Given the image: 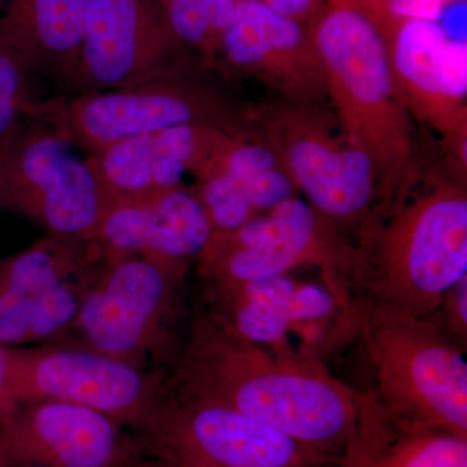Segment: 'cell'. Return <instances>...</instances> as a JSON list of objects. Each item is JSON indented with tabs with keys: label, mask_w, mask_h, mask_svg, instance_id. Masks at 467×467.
<instances>
[{
	"label": "cell",
	"mask_w": 467,
	"mask_h": 467,
	"mask_svg": "<svg viewBox=\"0 0 467 467\" xmlns=\"http://www.w3.org/2000/svg\"><path fill=\"white\" fill-rule=\"evenodd\" d=\"M5 374H7L5 347L0 346V423L5 422L18 408L17 405L9 400Z\"/></svg>",
	"instance_id": "d4e9b609"
},
{
	"label": "cell",
	"mask_w": 467,
	"mask_h": 467,
	"mask_svg": "<svg viewBox=\"0 0 467 467\" xmlns=\"http://www.w3.org/2000/svg\"><path fill=\"white\" fill-rule=\"evenodd\" d=\"M0 209L32 221L52 238L98 242L107 202L88 160L39 124L0 140Z\"/></svg>",
	"instance_id": "ba28073f"
},
{
	"label": "cell",
	"mask_w": 467,
	"mask_h": 467,
	"mask_svg": "<svg viewBox=\"0 0 467 467\" xmlns=\"http://www.w3.org/2000/svg\"><path fill=\"white\" fill-rule=\"evenodd\" d=\"M107 260L99 242L52 236L0 259V346L20 348L69 330Z\"/></svg>",
	"instance_id": "4fadbf2b"
},
{
	"label": "cell",
	"mask_w": 467,
	"mask_h": 467,
	"mask_svg": "<svg viewBox=\"0 0 467 467\" xmlns=\"http://www.w3.org/2000/svg\"><path fill=\"white\" fill-rule=\"evenodd\" d=\"M140 429L150 450L174 467H324L330 461L325 451L169 383Z\"/></svg>",
	"instance_id": "9c48e42d"
},
{
	"label": "cell",
	"mask_w": 467,
	"mask_h": 467,
	"mask_svg": "<svg viewBox=\"0 0 467 467\" xmlns=\"http://www.w3.org/2000/svg\"><path fill=\"white\" fill-rule=\"evenodd\" d=\"M15 405L61 401L140 427L167 389L164 370L140 368L81 346L5 348Z\"/></svg>",
	"instance_id": "30bf717a"
},
{
	"label": "cell",
	"mask_w": 467,
	"mask_h": 467,
	"mask_svg": "<svg viewBox=\"0 0 467 467\" xmlns=\"http://www.w3.org/2000/svg\"><path fill=\"white\" fill-rule=\"evenodd\" d=\"M260 131L296 190L335 225L361 223L376 204L370 159L312 107L288 103L260 112Z\"/></svg>",
	"instance_id": "7c38bea8"
},
{
	"label": "cell",
	"mask_w": 467,
	"mask_h": 467,
	"mask_svg": "<svg viewBox=\"0 0 467 467\" xmlns=\"http://www.w3.org/2000/svg\"><path fill=\"white\" fill-rule=\"evenodd\" d=\"M165 467H174V466H171V465H168V463H167V466H165Z\"/></svg>",
	"instance_id": "f1b7e54d"
},
{
	"label": "cell",
	"mask_w": 467,
	"mask_h": 467,
	"mask_svg": "<svg viewBox=\"0 0 467 467\" xmlns=\"http://www.w3.org/2000/svg\"><path fill=\"white\" fill-rule=\"evenodd\" d=\"M270 9L297 23H309L326 0H261Z\"/></svg>",
	"instance_id": "cb8c5ba5"
},
{
	"label": "cell",
	"mask_w": 467,
	"mask_h": 467,
	"mask_svg": "<svg viewBox=\"0 0 467 467\" xmlns=\"http://www.w3.org/2000/svg\"><path fill=\"white\" fill-rule=\"evenodd\" d=\"M158 153L155 135H140L86 159L99 183L107 211L113 205L142 202L161 193L155 187Z\"/></svg>",
	"instance_id": "ffe728a7"
},
{
	"label": "cell",
	"mask_w": 467,
	"mask_h": 467,
	"mask_svg": "<svg viewBox=\"0 0 467 467\" xmlns=\"http://www.w3.org/2000/svg\"><path fill=\"white\" fill-rule=\"evenodd\" d=\"M349 2H358V0H349Z\"/></svg>",
	"instance_id": "83f0119b"
},
{
	"label": "cell",
	"mask_w": 467,
	"mask_h": 467,
	"mask_svg": "<svg viewBox=\"0 0 467 467\" xmlns=\"http://www.w3.org/2000/svg\"><path fill=\"white\" fill-rule=\"evenodd\" d=\"M353 263L355 247L337 225L294 196L236 232L211 238L198 269L205 285H232L317 267L335 295L355 304Z\"/></svg>",
	"instance_id": "52a82bcc"
},
{
	"label": "cell",
	"mask_w": 467,
	"mask_h": 467,
	"mask_svg": "<svg viewBox=\"0 0 467 467\" xmlns=\"http://www.w3.org/2000/svg\"><path fill=\"white\" fill-rule=\"evenodd\" d=\"M0 467H5V465H3V463H2V462H0Z\"/></svg>",
	"instance_id": "4316f807"
},
{
	"label": "cell",
	"mask_w": 467,
	"mask_h": 467,
	"mask_svg": "<svg viewBox=\"0 0 467 467\" xmlns=\"http://www.w3.org/2000/svg\"><path fill=\"white\" fill-rule=\"evenodd\" d=\"M358 303L377 400L400 420L467 436L466 349L435 315Z\"/></svg>",
	"instance_id": "8992f818"
},
{
	"label": "cell",
	"mask_w": 467,
	"mask_h": 467,
	"mask_svg": "<svg viewBox=\"0 0 467 467\" xmlns=\"http://www.w3.org/2000/svg\"><path fill=\"white\" fill-rule=\"evenodd\" d=\"M168 383L330 456L346 448L358 413V391L321 359L251 342L202 306L190 317Z\"/></svg>",
	"instance_id": "6da1fadb"
},
{
	"label": "cell",
	"mask_w": 467,
	"mask_h": 467,
	"mask_svg": "<svg viewBox=\"0 0 467 467\" xmlns=\"http://www.w3.org/2000/svg\"><path fill=\"white\" fill-rule=\"evenodd\" d=\"M435 317L451 339L466 349L467 342V276L445 295Z\"/></svg>",
	"instance_id": "603a6c76"
},
{
	"label": "cell",
	"mask_w": 467,
	"mask_h": 467,
	"mask_svg": "<svg viewBox=\"0 0 467 467\" xmlns=\"http://www.w3.org/2000/svg\"><path fill=\"white\" fill-rule=\"evenodd\" d=\"M306 27L324 63L327 95L344 135L373 164L376 204L400 201L418 178L410 115L376 24L356 3L326 0Z\"/></svg>",
	"instance_id": "3957f363"
},
{
	"label": "cell",
	"mask_w": 467,
	"mask_h": 467,
	"mask_svg": "<svg viewBox=\"0 0 467 467\" xmlns=\"http://www.w3.org/2000/svg\"><path fill=\"white\" fill-rule=\"evenodd\" d=\"M213 67L259 79L288 103L312 106L327 95L324 63L308 27L261 0H239Z\"/></svg>",
	"instance_id": "9a60e30c"
},
{
	"label": "cell",
	"mask_w": 467,
	"mask_h": 467,
	"mask_svg": "<svg viewBox=\"0 0 467 467\" xmlns=\"http://www.w3.org/2000/svg\"><path fill=\"white\" fill-rule=\"evenodd\" d=\"M5 2H7V0H0V9L3 8V5H5Z\"/></svg>",
	"instance_id": "484cf974"
},
{
	"label": "cell",
	"mask_w": 467,
	"mask_h": 467,
	"mask_svg": "<svg viewBox=\"0 0 467 467\" xmlns=\"http://www.w3.org/2000/svg\"><path fill=\"white\" fill-rule=\"evenodd\" d=\"M202 67L150 0H90L73 94L198 75Z\"/></svg>",
	"instance_id": "5bb4252c"
},
{
	"label": "cell",
	"mask_w": 467,
	"mask_h": 467,
	"mask_svg": "<svg viewBox=\"0 0 467 467\" xmlns=\"http://www.w3.org/2000/svg\"><path fill=\"white\" fill-rule=\"evenodd\" d=\"M211 238L207 212L192 190L182 186L146 201L113 205L98 234L109 257L143 254L186 264L202 256Z\"/></svg>",
	"instance_id": "e0dca14e"
},
{
	"label": "cell",
	"mask_w": 467,
	"mask_h": 467,
	"mask_svg": "<svg viewBox=\"0 0 467 467\" xmlns=\"http://www.w3.org/2000/svg\"><path fill=\"white\" fill-rule=\"evenodd\" d=\"M90 0H7L0 46L27 77L75 90Z\"/></svg>",
	"instance_id": "ac0fdd59"
},
{
	"label": "cell",
	"mask_w": 467,
	"mask_h": 467,
	"mask_svg": "<svg viewBox=\"0 0 467 467\" xmlns=\"http://www.w3.org/2000/svg\"><path fill=\"white\" fill-rule=\"evenodd\" d=\"M24 117L84 147L91 156L129 138L180 126H208L263 140L260 112L205 82L199 73L119 90L34 99Z\"/></svg>",
	"instance_id": "277c9868"
},
{
	"label": "cell",
	"mask_w": 467,
	"mask_h": 467,
	"mask_svg": "<svg viewBox=\"0 0 467 467\" xmlns=\"http://www.w3.org/2000/svg\"><path fill=\"white\" fill-rule=\"evenodd\" d=\"M119 423L94 409L61 401L18 405L0 423L5 467H128L134 448Z\"/></svg>",
	"instance_id": "2e32d148"
},
{
	"label": "cell",
	"mask_w": 467,
	"mask_h": 467,
	"mask_svg": "<svg viewBox=\"0 0 467 467\" xmlns=\"http://www.w3.org/2000/svg\"><path fill=\"white\" fill-rule=\"evenodd\" d=\"M189 267L143 254L109 257L69 327L81 337L77 346L149 370L173 365L190 321Z\"/></svg>",
	"instance_id": "5b68a950"
},
{
	"label": "cell",
	"mask_w": 467,
	"mask_h": 467,
	"mask_svg": "<svg viewBox=\"0 0 467 467\" xmlns=\"http://www.w3.org/2000/svg\"><path fill=\"white\" fill-rule=\"evenodd\" d=\"M352 3L367 12L382 36L409 115L441 133L466 171V41L451 39L435 20L395 14L386 0Z\"/></svg>",
	"instance_id": "8fae6325"
},
{
	"label": "cell",
	"mask_w": 467,
	"mask_h": 467,
	"mask_svg": "<svg viewBox=\"0 0 467 467\" xmlns=\"http://www.w3.org/2000/svg\"><path fill=\"white\" fill-rule=\"evenodd\" d=\"M344 467H467V436L393 416L373 392H358Z\"/></svg>",
	"instance_id": "d6986e66"
},
{
	"label": "cell",
	"mask_w": 467,
	"mask_h": 467,
	"mask_svg": "<svg viewBox=\"0 0 467 467\" xmlns=\"http://www.w3.org/2000/svg\"><path fill=\"white\" fill-rule=\"evenodd\" d=\"M169 29L207 67H213L221 36L239 0H150Z\"/></svg>",
	"instance_id": "44dd1931"
},
{
	"label": "cell",
	"mask_w": 467,
	"mask_h": 467,
	"mask_svg": "<svg viewBox=\"0 0 467 467\" xmlns=\"http://www.w3.org/2000/svg\"><path fill=\"white\" fill-rule=\"evenodd\" d=\"M356 299L430 316L467 276V192L439 182L416 196L377 204L358 223Z\"/></svg>",
	"instance_id": "7a4b0ae2"
},
{
	"label": "cell",
	"mask_w": 467,
	"mask_h": 467,
	"mask_svg": "<svg viewBox=\"0 0 467 467\" xmlns=\"http://www.w3.org/2000/svg\"><path fill=\"white\" fill-rule=\"evenodd\" d=\"M29 79L0 46V140L17 128L34 100Z\"/></svg>",
	"instance_id": "7402d4cb"
}]
</instances>
